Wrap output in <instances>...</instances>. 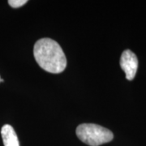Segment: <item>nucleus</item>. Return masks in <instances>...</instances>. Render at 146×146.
Instances as JSON below:
<instances>
[{"label":"nucleus","instance_id":"f257e3e1","mask_svg":"<svg viewBox=\"0 0 146 146\" xmlns=\"http://www.w3.org/2000/svg\"><path fill=\"white\" fill-rule=\"evenodd\" d=\"M33 54L36 63L48 72L58 74L67 66V58L59 44L50 38H42L34 45Z\"/></svg>","mask_w":146,"mask_h":146},{"label":"nucleus","instance_id":"20e7f679","mask_svg":"<svg viewBox=\"0 0 146 146\" xmlns=\"http://www.w3.org/2000/svg\"><path fill=\"white\" fill-rule=\"evenodd\" d=\"M1 135L4 146H20L16 131L11 125L3 126L1 129Z\"/></svg>","mask_w":146,"mask_h":146},{"label":"nucleus","instance_id":"423d86ee","mask_svg":"<svg viewBox=\"0 0 146 146\" xmlns=\"http://www.w3.org/2000/svg\"><path fill=\"white\" fill-rule=\"evenodd\" d=\"M0 82H1V78H0Z\"/></svg>","mask_w":146,"mask_h":146},{"label":"nucleus","instance_id":"39448f33","mask_svg":"<svg viewBox=\"0 0 146 146\" xmlns=\"http://www.w3.org/2000/svg\"><path fill=\"white\" fill-rule=\"evenodd\" d=\"M27 3H28L27 0H9L8 1L9 5L11 7H14V8H17V7H22V6L25 5Z\"/></svg>","mask_w":146,"mask_h":146},{"label":"nucleus","instance_id":"f03ea898","mask_svg":"<svg viewBox=\"0 0 146 146\" xmlns=\"http://www.w3.org/2000/svg\"><path fill=\"white\" fill-rule=\"evenodd\" d=\"M76 136L80 141L89 146H99L113 140L111 131L94 123H83L77 127Z\"/></svg>","mask_w":146,"mask_h":146},{"label":"nucleus","instance_id":"7ed1b4c3","mask_svg":"<svg viewBox=\"0 0 146 146\" xmlns=\"http://www.w3.org/2000/svg\"><path fill=\"white\" fill-rule=\"evenodd\" d=\"M120 66L125 72L126 79L132 80L136 76L138 68V59L136 54L130 50H124L121 55Z\"/></svg>","mask_w":146,"mask_h":146}]
</instances>
